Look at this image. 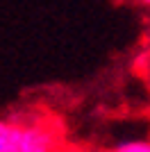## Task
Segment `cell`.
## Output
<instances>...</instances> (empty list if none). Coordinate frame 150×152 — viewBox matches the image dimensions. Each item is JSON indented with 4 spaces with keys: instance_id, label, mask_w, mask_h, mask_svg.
<instances>
[{
    "instance_id": "277c9868",
    "label": "cell",
    "mask_w": 150,
    "mask_h": 152,
    "mask_svg": "<svg viewBox=\"0 0 150 152\" xmlns=\"http://www.w3.org/2000/svg\"><path fill=\"white\" fill-rule=\"evenodd\" d=\"M59 152H105V150H59Z\"/></svg>"
},
{
    "instance_id": "7a4b0ae2",
    "label": "cell",
    "mask_w": 150,
    "mask_h": 152,
    "mask_svg": "<svg viewBox=\"0 0 150 152\" xmlns=\"http://www.w3.org/2000/svg\"><path fill=\"white\" fill-rule=\"evenodd\" d=\"M18 134H21L18 121L0 118V152H16L18 150Z\"/></svg>"
},
{
    "instance_id": "5b68a950",
    "label": "cell",
    "mask_w": 150,
    "mask_h": 152,
    "mask_svg": "<svg viewBox=\"0 0 150 152\" xmlns=\"http://www.w3.org/2000/svg\"><path fill=\"white\" fill-rule=\"evenodd\" d=\"M141 5H146V7H150V0H139Z\"/></svg>"
},
{
    "instance_id": "3957f363",
    "label": "cell",
    "mask_w": 150,
    "mask_h": 152,
    "mask_svg": "<svg viewBox=\"0 0 150 152\" xmlns=\"http://www.w3.org/2000/svg\"><path fill=\"white\" fill-rule=\"evenodd\" d=\"M109 152H150V139H130L123 141Z\"/></svg>"
},
{
    "instance_id": "6da1fadb",
    "label": "cell",
    "mask_w": 150,
    "mask_h": 152,
    "mask_svg": "<svg viewBox=\"0 0 150 152\" xmlns=\"http://www.w3.org/2000/svg\"><path fill=\"white\" fill-rule=\"evenodd\" d=\"M59 134L46 123H21L16 152H59Z\"/></svg>"
}]
</instances>
